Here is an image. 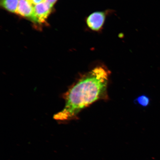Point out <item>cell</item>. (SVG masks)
Returning a JSON list of instances; mask_svg holds the SVG:
<instances>
[{
    "mask_svg": "<svg viewBox=\"0 0 160 160\" xmlns=\"http://www.w3.org/2000/svg\"><path fill=\"white\" fill-rule=\"evenodd\" d=\"M110 72L104 65H98L83 75L65 95V105L54 116L59 121L75 118L82 110L96 101L108 98Z\"/></svg>",
    "mask_w": 160,
    "mask_h": 160,
    "instance_id": "obj_1",
    "label": "cell"
},
{
    "mask_svg": "<svg viewBox=\"0 0 160 160\" xmlns=\"http://www.w3.org/2000/svg\"><path fill=\"white\" fill-rule=\"evenodd\" d=\"M112 10L93 12L86 19V22L89 29L95 33H101L102 31L108 16L112 12Z\"/></svg>",
    "mask_w": 160,
    "mask_h": 160,
    "instance_id": "obj_2",
    "label": "cell"
},
{
    "mask_svg": "<svg viewBox=\"0 0 160 160\" xmlns=\"http://www.w3.org/2000/svg\"><path fill=\"white\" fill-rule=\"evenodd\" d=\"M52 7L46 2L35 5L33 17L32 21L40 24L45 22L51 13Z\"/></svg>",
    "mask_w": 160,
    "mask_h": 160,
    "instance_id": "obj_3",
    "label": "cell"
},
{
    "mask_svg": "<svg viewBox=\"0 0 160 160\" xmlns=\"http://www.w3.org/2000/svg\"><path fill=\"white\" fill-rule=\"evenodd\" d=\"M34 7L27 0H19L16 13L24 18L32 20L34 15Z\"/></svg>",
    "mask_w": 160,
    "mask_h": 160,
    "instance_id": "obj_4",
    "label": "cell"
},
{
    "mask_svg": "<svg viewBox=\"0 0 160 160\" xmlns=\"http://www.w3.org/2000/svg\"><path fill=\"white\" fill-rule=\"evenodd\" d=\"M19 0H1V5L4 9L12 13H16Z\"/></svg>",
    "mask_w": 160,
    "mask_h": 160,
    "instance_id": "obj_5",
    "label": "cell"
},
{
    "mask_svg": "<svg viewBox=\"0 0 160 160\" xmlns=\"http://www.w3.org/2000/svg\"><path fill=\"white\" fill-rule=\"evenodd\" d=\"M135 101L142 107H147L149 104L150 99L147 96L142 95L137 98Z\"/></svg>",
    "mask_w": 160,
    "mask_h": 160,
    "instance_id": "obj_6",
    "label": "cell"
},
{
    "mask_svg": "<svg viewBox=\"0 0 160 160\" xmlns=\"http://www.w3.org/2000/svg\"><path fill=\"white\" fill-rule=\"evenodd\" d=\"M27 1H28L32 5L35 6L38 4L45 2V0H27Z\"/></svg>",
    "mask_w": 160,
    "mask_h": 160,
    "instance_id": "obj_7",
    "label": "cell"
},
{
    "mask_svg": "<svg viewBox=\"0 0 160 160\" xmlns=\"http://www.w3.org/2000/svg\"><path fill=\"white\" fill-rule=\"evenodd\" d=\"M57 1V0H45V2H46L49 4L50 5L53 6Z\"/></svg>",
    "mask_w": 160,
    "mask_h": 160,
    "instance_id": "obj_8",
    "label": "cell"
}]
</instances>
